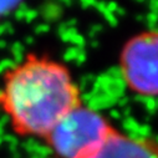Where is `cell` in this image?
I'll return each instance as SVG.
<instances>
[{"label":"cell","instance_id":"obj_5","mask_svg":"<svg viewBox=\"0 0 158 158\" xmlns=\"http://www.w3.org/2000/svg\"><path fill=\"white\" fill-rule=\"evenodd\" d=\"M19 5L20 3L18 2H0V16H5L10 14Z\"/></svg>","mask_w":158,"mask_h":158},{"label":"cell","instance_id":"obj_3","mask_svg":"<svg viewBox=\"0 0 158 158\" xmlns=\"http://www.w3.org/2000/svg\"><path fill=\"white\" fill-rule=\"evenodd\" d=\"M120 67L130 90L142 96H158V31L131 37L122 48Z\"/></svg>","mask_w":158,"mask_h":158},{"label":"cell","instance_id":"obj_2","mask_svg":"<svg viewBox=\"0 0 158 158\" xmlns=\"http://www.w3.org/2000/svg\"><path fill=\"white\" fill-rule=\"evenodd\" d=\"M113 131L114 127L106 117L81 103L61 118L45 141L60 158H81L98 147Z\"/></svg>","mask_w":158,"mask_h":158},{"label":"cell","instance_id":"obj_4","mask_svg":"<svg viewBox=\"0 0 158 158\" xmlns=\"http://www.w3.org/2000/svg\"><path fill=\"white\" fill-rule=\"evenodd\" d=\"M81 158H158V141L114 131Z\"/></svg>","mask_w":158,"mask_h":158},{"label":"cell","instance_id":"obj_1","mask_svg":"<svg viewBox=\"0 0 158 158\" xmlns=\"http://www.w3.org/2000/svg\"><path fill=\"white\" fill-rule=\"evenodd\" d=\"M82 103L69 69L29 54L4 76L0 108L20 136L45 138L70 111Z\"/></svg>","mask_w":158,"mask_h":158}]
</instances>
